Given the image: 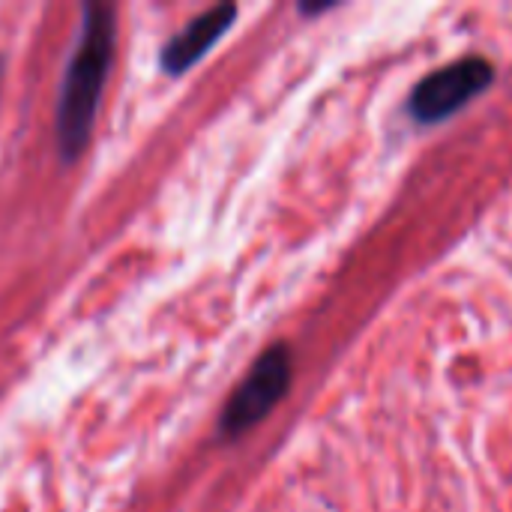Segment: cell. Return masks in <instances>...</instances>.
Segmentation results:
<instances>
[{"label": "cell", "instance_id": "3957f363", "mask_svg": "<svg viewBox=\"0 0 512 512\" xmlns=\"http://www.w3.org/2000/svg\"><path fill=\"white\" fill-rule=\"evenodd\" d=\"M495 81V66L483 54L459 57L429 72L408 96V114L417 123H441L465 108L477 93Z\"/></svg>", "mask_w": 512, "mask_h": 512}, {"label": "cell", "instance_id": "6da1fadb", "mask_svg": "<svg viewBox=\"0 0 512 512\" xmlns=\"http://www.w3.org/2000/svg\"><path fill=\"white\" fill-rule=\"evenodd\" d=\"M114 36H117L114 9L105 3L84 6L81 30L57 102V144L66 162L78 159L90 144L99 99L114 60Z\"/></svg>", "mask_w": 512, "mask_h": 512}, {"label": "cell", "instance_id": "277c9868", "mask_svg": "<svg viewBox=\"0 0 512 512\" xmlns=\"http://www.w3.org/2000/svg\"><path fill=\"white\" fill-rule=\"evenodd\" d=\"M237 6L234 3H219L192 18L174 39L165 42L162 48V72L168 75H183L189 66H195L234 24Z\"/></svg>", "mask_w": 512, "mask_h": 512}, {"label": "cell", "instance_id": "7a4b0ae2", "mask_svg": "<svg viewBox=\"0 0 512 512\" xmlns=\"http://www.w3.org/2000/svg\"><path fill=\"white\" fill-rule=\"evenodd\" d=\"M291 375H294V363L288 345L282 342L270 345L252 363V369L243 375V381L225 402V411L219 417V432L225 438H240L252 426H258L285 399L291 387Z\"/></svg>", "mask_w": 512, "mask_h": 512}]
</instances>
